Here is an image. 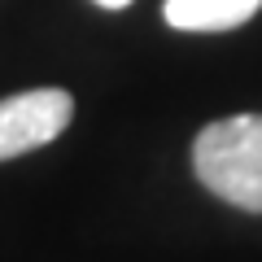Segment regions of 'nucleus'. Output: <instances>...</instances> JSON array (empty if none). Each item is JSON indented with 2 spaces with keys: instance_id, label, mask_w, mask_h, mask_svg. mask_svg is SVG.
Segmentation results:
<instances>
[{
  "instance_id": "7ed1b4c3",
  "label": "nucleus",
  "mask_w": 262,
  "mask_h": 262,
  "mask_svg": "<svg viewBox=\"0 0 262 262\" xmlns=\"http://www.w3.org/2000/svg\"><path fill=\"white\" fill-rule=\"evenodd\" d=\"M258 9L262 0H166V22L175 31H232Z\"/></svg>"
},
{
  "instance_id": "f257e3e1",
  "label": "nucleus",
  "mask_w": 262,
  "mask_h": 262,
  "mask_svg": "<svg viewBox=\"0 0 262 262\" xmlns=\"http://www.w3.org/2000/svg\"><path fill=\"white\" fill-rule=\"evenodd\" d=\"M196 179L227 206L262 214V114H232L196 131Z\"/></svg>"
},
{
  "instance_id": "f03ea898",
  "label": "nucleus",
  "mask_w": 262,
  "mask_h": 262,
  "mask_svg": "<svg viewBox=\"0 0 262 262\" xmlns=\"http://www.w3.org/2000/svg\"><path fill=\"white\" fill-rule=\"evenodd\" d=\"M75 96L61 88H31V92L0 101V162L22 158L31 149H44L70 127Z\"/></svg>"
},
{
  "instance_id": "20e7f679",
  "label": "nucleus",
  "mask_w": 262,
  "mask_h": 262,
  "mask_svg": "<svg viewBox=\"0 0 262 262\" xmlns=\"http://www.w3.org/2000/svg\"><path fill=\"white\" fill-rule=\"evenodd\" d=\"M96 5H101V9H127L131 0H96Z\"/></svg>"
}]
</instances>
